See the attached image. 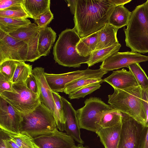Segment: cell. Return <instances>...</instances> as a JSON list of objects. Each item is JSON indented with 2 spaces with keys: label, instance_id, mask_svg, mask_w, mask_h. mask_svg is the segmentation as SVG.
Here are the masks:
<instances>
[{
  "label": "cell",
  "instance_id": "15",
  "mask_svg": "<svg viewBox=\"0 0 148 148\" xmlns=\"http://www.w3.org/2000/svg\"><path fill=\"white\" fill-rule=\"evenodd\" d=\"M63 108L66 121L65 131L66 133L79 144H84L81 137V133L76 110L71 104L65 98L62 97Z\"/></svg>",
  "mask_w": 148,
  "mask_h": 148
},
{
  "label": "cell",
  "instance_id": "4",
  "mask_svg": "<svg viewBox=\"0 0 148 148\" xmlns=\"http://www.w3.org/2000/svg\"><path fill=\"white\" fill-rule=\"evenodd\" d=\"M80 39L74 28L62 31L53 47V53L56 62L63 66L73 68L79 67L82 64H87L90 56H81L76 49Z\"/></svg>",
  "mask_w": 148,
  "mask_h": 148
},
{
  "label": "cell",
  "instance_id": "25",
  "mask_svg": "<svg viewBox=\"0 0 148 148\" xmlns=\"http://www.w3.org/2000/svg\"><path fill=\"white\" fill-rule=\"evenodd\" d=\"M31 23L28 19L15 18L0 16V29L10 34Z\"/></svg>",
  "mask_w": 148,
  "mask_h": 148
},
{
  "label": "cell",
  "instance_id": "37",
  "mask_svg": "<svg viewBox=\"0 0 148 148\" xmlns=\"http://www.w3.org/2000/svg\"><path fill=\"white\" fill-rule=\"evenodd\" d=\"M25 83L28 88L34 93L38 94V88L37 82L32 73L30 75Z\"/></svg>",
  "mask_w": 148,
  "mask_h": 148
},
{
  "label": "cell",
  "instance_id": "44",
  "mask_svg": "<svg viewBox=\"0 0 148 148\" xmlns=\"http://www.w3.org/2000/svg\"><path fill=\"white\" fill-rule=\"evenodd\" d=\"M71 148H88L87 147H84L82 144H79L77 146H76Z\"/></svg>",
  "mask_w": 148,
  "mask_h": 148
},
{
  "label": "cell",
  "instance_id": "29",
  "mask_svg": "<svg viewBox=\"0 0 148 148\" xmlns=\"http://www.w3.org/2000/svg\"><path fill=\"white\" fill-rule=\"evenodd\" d=\"M32 65L24 62L18 61L12 79L13 83L25 82L32 73Z\"/></svg>",
  "mask_w": 148,
  "mask_h": 148
},
{
  "label": "cell",
  "instance_id": "3",
  "mask_svg": "<svg viewBox=\"0 0 148 148\" xmlns=\"http://www.w3.org/2000/svg\"><path fill=\"white\" fill-rule=\"evenodd\" d=\"M114 89L113 93L108 95V103L113 108L127 114L145 127L146 116L142 102L141 86L125 90Z\"/></svg>",
  "mask_w": 148,
  "mask_h": 148
},
{
  "label": "cell",
  "instance_id": "9",
  "mask_svg": "<svg viewBox=\"0 0 148 148\" xmlns=\"http://www.w3.org/2000/svg\"><path fill=\"white\" fill-rule=\"evenodd\" d=\"M27 44L0 29V63L8 60L26 61Z\"/></svg>",
  "mask_w": 148,
  "mask_h": 148
},
{
  "label": "cell",
  "instance_id": "11",
  "mask_svg": "<svg viewBox=\"0 0 148 148\" xmlns=\"http://www.w3.org/2000/svg\"><path fill=\"white\" fill-rule=\"evenodd\" d=\"M40 30V28L36 24L31 23L9 34L13 37L22 40L27 44L28 53L26 61L34 62L40 58L38 51Z\"/></svg>",
  "mask_w": 148,
  "mask_h": 148
},
{
  "label": "cell",
  "instance_id": "7",
  "mask_svg": "<svg viewBox=\"0 0 148 148\" xmlns=\"http://www.w3.org/2000/svg\"><path fill=\"white\" fill-rule=\"evenodd\" d=\"M12 89V92L0 93V96L21 114L31 112L40 102L38 94L28 88L25 82L13 83Z\"/></svg>",
  "mask_w": 148,
  "mask_h": 148
},
{
  "label": "cell",
  "instance_id": "6",
  "mask_svg": "<svg viewBox=\"0 0 148 148\" xmlns=\"http://www.w3.org/2000/svg\"><path fill=\"white\" fill-rule=\"evenodd\" d=\"M84 103V106L76 110L80 128L96 133L101 127L103 114L113 108L96 97L87 99Z\"/></svg>",
  "mask_w": 148,
  "mask_h": 148
},
{
  "label": "cell",
  "instance_id": "5",
  "mask_svg": "<svg viewBox=\"0 0 148 148\" xmlns=\"http://www.w3.org/2000/svg\"><path fill=\"white\" fill-rule=\"evenodd\" d=\"M21 114L20 132L32 138L52 132L57 128L53 113L40 102L32 111Z\"/></svg>",
  "mask_w": 148,
  "mask_h": 148
},
{
  "label": "cell",
  "instance_id": "23",
  "mask_svg": "<svg viewBox=\"0 0 148 148\" xmlns=\"http://www.w3.org/2000/svg\"><path fill=\"white\" fill-rule=\"evenodd\" d=\"M98 31L84 38H81L76 46L79 55L84 57L90 56L96 48L98 40Z\"/></svg>",
  "mask_w": 148,
  "mask_h": 148
},
{
  "label": "cell",
  "instance_id": "38",
  "mask_svg": "<svg viewBox=\"0 0 148 148\" xmlns=\"http://www.w3.org/2000/svg\"><path fill=\"white\" fill-rule=\"evenodd\" d=\"M23 0H0V10L22 3Z\"/></svg>",
  "mask_w": 148,
  "mask_h": 148
},
{
  "label": "cell",
  "instance_id": "26",
  "mask_svg": "<svg viewBox=\"0 0 148 148\" xmlns=\"http://www.w3.org/2000/svg\"><path fill=\"white\" fill-rule=\"evenodd\" d=\"M52 94L54 102L53 112L54 118L57 125V128L60 131L63 132L65 130L66 119L61 99V97L57 92L53 91Z\"/></svg>",
  "mask_w": 148,
  "mask_h": 148
},
{
  "label": "cell",
  "instance_id": "41",
  "mask_svg": "<svg viewBox=\"0 0 148 148\" xmlns=\"http://www.w3.org/2000/svg\"><path fill=\"white\" fill-rule=\"evenodd\" d=\"M140 148H148V123L143 128Z\"/></svg>",
  "mask_w": 148,
  "mask_h": 148
},
{
  "label": "cell",
  "instance_id": "17",
  "mask_svg": "<svg viewBox=\"0 0 148 148\" xmlns=\"http://www.w3.org/2000/svg\"><path fill=\"white\" fill-rule=\"evenodd\" d=\"M103 80L113 88L121 90L139 86L132 72L124 69L113 71L110 75Z\"/></svg>",
  "mask_w": 148,
  "mask_h": 148
},
{
  "label": "cell",
  "instance_id": "12",
  "mask_svg": "<svg viewBox=\"0 0 148 148\" xmlns=\"http://www.w3.org/2000/svg\"><path fill=\"white\" fill-rule=\"evenodd\" d=\"M36 148H71L76 146L75 140L56 128L53 131L33 138Z\"/></svg>",
  "mask_w": 148,
  "mask_h": 148
},
{
  "label": "cell",
  "instance_id": "39",
  "mask_svg": "<svg viewBox=\"0 0 148 148\" xmlns=\"http://www.w3.org/2000/svg\"><path fill=\"white\" fill-rule=\"evenodd\" d=\"M142 102L146 116V126L148 123V88L145 90L142 89Z\"/></svg>",
  "mask_w": 148,
  "mask_h": 148
},
{
  "label": "cell",
  "instance_id": "20",
  "mask_svg": "<svg viewBox=\"0 0 148 148\" xmlns=\"http://www.w3.org/2000/svg\"><path fill=\"white\" fill-rule=\"evenodd\" d=\"M118 29L108 23L106 24L98 31V40L95 50L119 43L117 37Z\"/></svg>",
  "mask_w": 148,
  "mask_h": 148
},
{
  "label": "cell",
  "instance_id": "2",
  "mask_svg": "<svg viewBox=\"0 0 148 148\" xmlns=\"http://www.w3.org/2000/svg\"><path fill=\"white\" fill-rule=\"evenodd\" d=\"M123 30L126 45L132 51L148 53V8L146 2L132 12L127 28Z\"/></svg>",
  "mask_w": 148,
  "mask_h": 148
},
{
  "label": "cell",
  "instance_id": "8",
  "mask_svg": "<svg viewBox=\"0 0 148 148\" xmlns=\"http://www.w3.org/2000/svg\"><path fill=\"white\" fill-rule=\"evenodd\" d=\"M108 71L99 68L93 70L88 68L60 74L45 73L46 79L52 91L63 92L66 85L77 79L86 78H102Z\"/></svg>",
  "mask_w": 148,
  "mask_h": 148
},
{
  "label": "cell",
  "instance_id": "1",
  "mask_svg": "<svg viewBox=\"0 0 148 148\" xmlns=\"http://www.w3.org/2000/svg\"><path fill=\"white\" fill-rule=\"evenodd\" d=\"M115 7L109 0H75L74 28L81 38L97 32L108 23Z\"/></svg>",
  "mask_w": 148,
  "mask_h": 148
},
{
  "label": "cell",
  "instance_id": "40",
  "mask_svg": "<svg viewBox=\"0 0 148 148\" xmlns=\"http://www.w3.org/2000/svg\"><path fill=\"white\" fill-rule=\"evenodd\" d=\"M0 132L3 136L4 142L6 148H20L1 129Z\"/></svg>",
  "mask_w": 148,
  "mask_h": 148
},
{
  "label": "cell",
  "instance_id": "10",
  "mask_svg": "<svg viewBox=\"0 0 148 148\" xmlns=\"http://www.w3.org/2000/svg\"><path fill=\"white\" fill-rule=\"evenodd\" d=\"M122 113V125L117 148H140L145 127L127 114Z\"/></svg>",
  "mask_w": 148,
  "mask_h": 148
},
{
  "label": "cell",
  "instance_id": "19",
  "mask_svg": "<svg viewBox=\"0 0 148 148\" xmlns=\"http://www.w3.org/2000/svg\"><path fill=\"white\" fill-rule=\"evenodd\" d=\"M56 37V32L51 27L40 28L38 51L40 57L47 56L50 53Z\"/></svg>",
  "mask_w": 148,
  "mask_h": 148
},
{
  "label": "cell",
  "instance_id": "45",
  "mask_svg": "<svg viewBox=\"0 0 148 148\" xmlns=\"http://www.w3.org/2000/svg\"><path fill=\"white\" fill-rule=\"evenodd\" d=\"M146 3H147V7H148V0H147L146 2Z\"/></svg>",
  "mask_w": 148,
  "mask_h": 148
},
{
  "label": "cell",
  "instance_id": "16",
  "mask_svg": "<svg viewBox=\"0 0 148 148\" xmlns=\"http://www.w3.org/2000/svg\"><path fill=\"white\" fill-rule=\"evenodd\" d=\"M45 73L44 69L42 67L34 68L32 73L37 82L38 88V94L40 102L53 113L54 102L53 91L46 79Z\"/></svg>",
  "mask_w": 148,
  "mask_h": 148
},
{
  "label": "cell",
  "instance_id": "27",
  "mask_svg": "<svg viewBox=\"0 0 148 148\" xmlns=\"http://www.w3.org/2000/svg\"><path fill=\"white\" fill-rule=\"evenodd\" d=\"M123 115L120 111L113 108L105 112L100 122L101 127H111L122 122Z\"/></svg>",
  "mask_w": 148,
  "mask_h": 148
},
{
  "label": "cell",
  "instance_id": "32",
  "mask_svg": "<svg viewBox=\"0 0 148 148\" xmlns=\"http://www.w3.org/2000/svg\"><path fill=\"white\" fill-rule=\"evenodd\" d=\"M128 68L143 90L148 88V77L139 63L133 64Z\"/></svg>",
  "mask_w": 148,
  "mask_h": 148
},
{
  "label": "cell",
  "instance_id": "24",
  "mask_svg": "<svg viewBox=\"0 0 148 148\" xmlns=\"http://www.w3.org/2000/svg\"><path fill=\"white\" fill-rule=\"evenodd\" d=\"M121 45L120 44L97 50H95L91 53L89 60L87 63L88 67L95 64L103 62L108 58L118 52Z\"/></svg>",
  "mask_w": 148,
  "mask_h": 148
},
{
  "label": "cell",
  "instance_id": "22",
  "mask_svg": "<svg viewBox=\"0 0 148 148\" xmlns=\"http://www.w3.org/2000/svg\"><path fill=\"white\" fill-rule=\"evenodd\" d=\"M129 11L124 5L115 7L108 19V23L119 29L127 26L131 16Z\"/></svg>",
  "mask_w": 148,
  "mask_h": 148
},
{
  "label": "cell",
  "instance_id": "13",
  "mask_svg": "<svg viewBox=\"0 0 148 148\" xmlns=\"http://www.w3.org/2000/svg\"><path fill=\"white\" fill-rule=\"evenodd\" d=\"M148 61V56L131 51L117 52L104 61L100 66V68L106 71H113L123 67H127L135 63Z\"/></svg>",
  "mask_w": 148,
  "mask_h": 148
},
{
  "label": "cell",
  "instance_id": "36",
  "mask_svg": "<svg viewBox=\"0 0 148 148\" xmlns=\"http://www.w3.org/2000/svg\"><path fill=\"white\" fill-rule=\"evenodd\" d=\"M12 81L0 72V94L4 92H12Z\"/></svg>",
  "mask_w": 148,
  "mask_h": 148
},
{
  "label": "cell",
  "instance_id": "33",
  "mask_svg": "<svg viewBox=\"0 0 148 148\" xmlns=\"http://www.w3.org/2000/svg\"><path fill=\"white\" fill-rule=\"evenodd\" d=\"M101 85L99 84H94L86 86L69 95V98L71 99L84 98L99 88Z\"/></svg>",
  "mask_w": 148,
  "mask_h": 148
},
{
  "label": "cell",
  "instance_id": "18",
  "mask_svg": "<svg viewBox=\"0 0 148 148\" xmlns=\"http://www.w3.org/2000/svg\"><path fill=\"white\" fill-rule=\"evenodd\" d=\"M122 122L111 127H100L96 132L105 148H117L119 143Z\"/></svg>",
  "mask_w": 148,
  "mask_h": 148
},
{
  "label": "cell",
  "instance_id": "28",
  "mask_svg": "<svg viewBox=\"0 0 148 148\" xmlns=\"http://www.w3.org/2000/svg\"><path fill=\"white\" fill-rule=\"evenodd\" d=\"M103 82V80L101 78H86L77 79L67 84L64 92L69 95L86 86L94 84H100Z\"/></svg>",
  "mask_w": 148,
  "mask_h": 148
},
{
  "label": "cell",
  "instance_id": "35",
  "mask_svg": "<svg viewBox=\"0 0 148 148\" xmlns=\"http://www.w3.org/2000/svg\"><path fill=\"white\" fill-rule=\"evenodd\" d=\"M53 18V14L50 9L34 20L39 27H47Z\"/></svg>",
  "mask_w": 148,
  "mask_h": 148
},
{
  "label": "cell",
  "instance_id": "42",
  "mask_svg": "<svg viewBox=\"0 0 148 148\" xmlns=\"http://www.w3.org/2000/svg\"><path fill=\"white\" fill-rule=\"evenodd\" d=\"M131 0H109L110 3L115 6L120 5H124L130 2Z\"/></svg>",
  "mask_w": 148,
  "mask_h": 148
},
{
  "label": "cell",
  "instance_id": "21",
  "mask_svg": "<svg viewBox=\"0 0 148 148\" xmlns=\"http://www.w3.org/2000/svg\"><path fill=\"white\" fill-rule=\"evenodd\" d=\"M22 5L29 17L34 20L50 9V0H23Z\"/></svg>",
  "mask_w": 148,
  "mask_h": 148
},
{
  "label": "cell",
  "instance_id": "43",
  "mask_svg": "<svg viewBox=\"0 0 148 148\" xmlns=\"http://www.w3.org/2000/svg\"><path fill=\"white\" fill-rule=\"evenodd\" d=\"M0 134V148H6L4 142L3 136L1 133Z\"/></svg>",
  "mask_w": 148,
  "mask_h": 148
},
{
  "label": "cell",
  "instance_id": "14",
  "mask_svg": "<svg viewBox=\"0 0 148 148\" xmlns=\"http://www.w3.org/2000/svg\"><path fill=\"white\" fill-rule=\"evenodd\" d=\"M21 113L0 96V128L9 132L20 133Z\"/></svg>",
  "mask_w": 148,
  "mask_h": 148
},
{
  "label": "cell",
  "instance_id": "31",
  "mask_svg": "<svg viewBox=\"0 0 148 148\" xmlns=\"http://www.w3.org/2000/svg\"><path fill=\"white\" fill-rule=\"evenodd\" d=\"M0 16L21 19L29 18L22 3L0 10Z\"/></svg>",
  "mask_w": 148,
  "mask_h": 148
},
{
  "label": "cell",
  "instance_id": "34",
  "mask_svg": "<svg viewBox=\"0 0 148 148\" xmlns=\"http://www.w3.org/2000/svg\"><path fill=\"white\" fill-rule=\"evenodd\" d=\"M18 62L12 60H8L0 63V72L12 81Z\"/></svg>",
  "mask_w": 148,
  "mask_h": 148
},
{
  "label": "cell",
  "instance_id": "30",
  "mask_svg": "<svg viewBox=\"0 0 148 148\" xmlns=\"http://www.w3.org/2000/svg\"><path fill=\"white\" fill-rule=\"evenodd\" d=\"M20 148H36L33 138L28 134L20 132L13 134L3 130Z\"/></svg>",
  "mask_w": 148,
  "mask_h": 148
}]
</instances>
